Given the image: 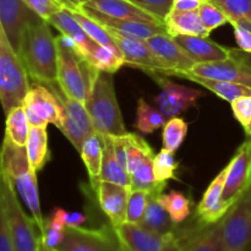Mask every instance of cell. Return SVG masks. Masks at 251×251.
<instances>
[{
  "instance_id": "6da1fadb",
  "label": "cell",
  "mask_w": 251,
  "mask_h": 251,
  "mask_svg": "<svg viewBox=\"0 0 251 251\" xmlns=\"http://www.w3.org/2000/svg\"><path fill=\"white\" fill-rule=\"evenodd\" d=\"M50 24L39 19L25 31L17 55L24 63L28 76L37 83H58V42L51 34Z\"/></svg>"
},
{
  "instance_id": "7a4b0ae2",
  "label": "cell",
  "mask_w": 251,
  "mask_h": 251,
  "mask_svg": "<svg viewBox=\"0 0 251 251\" xmlns=\"http://www.w3.org/2000/svg\"><path fill=\"white\" fill-rule=\"evenodd\" d=\"M37 172L32 169L27 156L26 147H19L7 139H4L1 153V176L14 184L20 196L36 221L39 234L46 229V220L42 216L41 201H39L38 186H37Z\"/></svg>"
},
{
  "instance_id": "3957f363",
  "label": "cell",
  "mask_w": 251,
  "mask_h": 251,
  "mask_svg": "<svg viewBox=\"0 0 251 251\" xmlns=\"http://www.w3.org/2000/svg\"><path fill=\"white\" fill-rule=\"evenodd\" d=\"M85 104L96 131L110 136L126 134L115 96L112 74L100 71Z\"/></svg>"
},
{
  "instance_id": "277c9868",
  "label": "cell",
  "mask_w": 251,
  "mask_h": 251,
  "mask_svg": "<svg viewBox=\"0 0 251 251\" xmlns=\"http://www.w3.org/2000/svg\"><path fill=\"white\" fill-rule=\"evenodd\" d=\"M29 90L28 73L0 28V100L5 115L24 104Z\"/></svg>"
},
{
  "instance_id": "5b68a950",
  "label": "cell",
  "mask_w": 251,
  "mask_h": 251,
  "mask_svg": "<svg viewBox=\"0 0 251 251\" xmlns=\"http://www.w3.org/2000/svg\"><path fill=\"white\" fill-rule=\"evenodd\" d=\"M58 51V83L61 91L69 97L85 103L100 71L82 55L59 43Z\"/></svg>"
},
{
  "instance_id": "8992f818",
  "label": "cell",
  "mask_w": 251,
  "mask_h": 251,
  "mask_svg": "<svg viewBox=\"0 0 251 251\" xmlns=\"http://www.w3.org/2000/svg\"><path fill=\"white\" fill-rule=\"evenodd\" d=\"M0 211L6 218L16 251H39L41 234H37L36 221L29 218L19 202L14 184L1 176ZM38 228V227H37Z\"/></svg>"
},
{
  "instance_id": "52a82bcc",
  "label": "cell",
  "mask_w": 251,
  "mask_h": 251,
  "mask_svg": "<svg viewBox=\"0 0 251 251\" xmlns=\"http://www.w3.org/2000/svg\"><path fill=\"white\" fill-rule=\"evenodd\" d=\"M59 251H127L112 225L100 228L66 227Z\"/></svg>"
},
{
  "instance_id": "ba28073f",
  "label": "cell",
  "mask_w": 251,
  "mask_h": 251,
  "mask_svg": "<svg viewBox=\"0 0 251 251\" xmlns=\"http://www.w3.org/2000/svg\"><path fill=\"white\" fill-rule=\"evenodd\" d=\"M47 87L50 88L58 96L59 100L63 104L64 123L60 131L65 135L71 145L80 152L85 140L96 131L86 104L75 98L66 96L61 91L59 83L49 85Z\"/></svg>"
},
{
  "instance_id": "9c48e42d",
  "label": "cell",
  "mask_w": 251,
  "mask_h": 251,
  "mask_svg": "<svg viewBox=\"0 0 251 251\" xmlns=\"http://www.w3.org/2000/svg\"><path fill=\"white\" fill-rule=\"evenodd\" d=\"M189 71L203 77L229 81L251 88V53L240 48H230L229 56L225 60L195 64Z\"/></svg>"
},
{
  "instance_id": "30bf717a",
  "label": "cell",
  "mask_w": 251,
  "mask_h": 251,
  "mask_svg": "<svg viewBox=\"0 0 251 251\" xmlns=\"http://www.w3.org/2000/svg\"><path fill=\"white\" fill-rule=\"evenodd\" d=\"M25 112L31 126H46L50 123L59 130L64 123V108L58 96L49 87L36 83L24 102Z\"/></svg>"
},
{
  "instance_id": "8fae6325",
  "label": "cell",
  "mask_w": 251,
  "mask_h": 251,
  "mask_svg": "<svg viewBox=\"0 0 251 251\" xmlns=\"http://www.w3.org/2000/svg\"><path fill=\"white\" fill-rule=\"evenodd\" d=\"M115 230L127 251H179L176 233L162 234L140 223L130 222L123 223Z\"/></svg>"
},
{
  "instance_id": "7c38bea8",
  "label": "cell",
  "mask_w": 251,
  "mask_h": 251,
  "mask_svg": "<svg viewBox=\"0 0 251 251\" xmlns=\"http://www.w3.org/2000/svg\"><path fill=\"white\" fill-rule=\"evenodd\" d=\"M251 189V140L245 141L227 166L222 201L228 210Z\"/></svg>"
},
{
  "instance_id": "4fadbf2b",
  "label": "cell",
  "mask_w": 251,
  "mask_h": 251,
  "mask_svg": "<svg viewBox=\"0 0 251 251\" xmlns=\"http://www.w3.org/2000/svg\"><path fill=\"white\" fill-rule=\"evenodd\" d=\"M104 28L109 32L110 37L122 51L125 59V64L132 66V68L141 69L152 76L164 75L167 68L154 55L146 41L124 36V34L119 33V32L114 31L109 27H104Z\"/></svg>"
},
{
  "instance_id": "5bb4252c",
  "label": "cell",
  "mask_w": 251,
  "mask_h": 251,
  "mask_svg": "<svg viewBox=\"0 0 251 251\" xmlns=\"http://www.w3.org/2000/svg\"><path fill=\"white\" fill-rule=\"evenodd\" d=\"M223 233L233 251H245L251 245V189L222 220Z\"/></svg>"
},
{
  "instance_id": "9a60e30c",
  "label": "cell",
  "mask_w": 251,
  "mask_h": 251,
  "mask_svg": "<svg viewBox=\"0 0 251 251\" xmlns=\"http://www.w3.org/2000/svg\"><path fill=\"white\" fill-rule=\"evenodd\" d=\"M39 19L24 0H0V28L17 54L26 28Z\"/></svg>"
},
{
  "instance_id": "2e32d148",
  "label": "cell",
  "mask_w": 251,
  "mask_h": 251,
  "mask_svg": "<svg viewBox=\"0 0 251 251\" xmlns=\"http://www.w3.org/2000/svg\"><path fill=\"white\" fill-rule=\"evenodd\" d=\"M179 251H233L223 233L222 221L215 225H199L194 228L176 229Z\"/></svg>"
},
{
  "instance_id": "e0dca14e",
  "label": "cell",
  "mask_w": 251,
  "mask_h": 251,
  "mask_svg": "<svg viewBox=\"0 0 251 251\" xmlns=\"http://www.w3.org/2000/svg\"><path fill=\"white\" fill-rule=\"evenodd\" d=\"M156 80L162 86L161 93L156 97V103L164 117L169 119L194 107L196 100L203 96L200 91L172 82L164 76L157 77Z\"/></svg>"
},
{
  "instance_id": "ac0fdd59",
  "label": "cell",
  "mask_w": 251,
  "mask_h": 251,
  "mask_svg": "<svg viewBox=\"0 0 251 251\" xmlns=\"http://www.w3.org/2000/svg\"><path fill=\"white\" fill-rule=\"evenodd\" d=\"M96 191L98 203L110 221V225L117 228L126 222L127 202L131 188L109 181H100Z\"/></svg>"
},
{
  "instance_id": "d6986e66",
  "label": "cell",
  "mask_w": 251,
  "mask_h": 251,
  "mask_svg": "<svg viewBox=\"0 0 251 251\" xmlns=\"http://www.w3.org/2000/svg\"><path fill=\"white\" fill-rule=\"evenodd\" d=\"M146 42L154 55L167 68L163 76H169L172 71L190 70L196 64L167 32L154 34Z\"/></svg>"
},
{
  "instance_id": "ffe728a7",
  "label": "cell",
  "mask_w": 251,
  "mask_h": 251,
  "mask_svg": "<svg viewBox=\"0 0 251 251\" xmlns=\"http://www.w3.org/2000/svg\"><path fill=\"white\" fill-rule=\"evenodd\" d=\"M78 9L82 12H85L87 16L92 17L97 22H100L102 26L109 27V28L114 29V31L119 32V33L124 34V36L132 37V38H139L147 41L149 38L153 37L157 33H163L167 32L166 26L164 25L152 24V22H145V21H137V20H125V19H115V17L107 16L100 12L96 11V10L91 9V7L80 6Z\"/></svg>"
},
{
  "instance_id": "44dd1931",
  "label": "cell",
  "mask_w": 251,
  "mask_h": 251,
  "mask_svg": "<svg viewBox=\"0 0 251 251\" xmlns=\"http://www.w3.org/2000/svg\"><path fill=\"white\" fill-rule=\"evenodd\" d=\"M227 167L216 176L203 194L198 206V220L202 225H215L226 217L229 210L222 201Z\"/></svg>"
},
{
  "instance_id": "7402d4cb",
  "label": "cell",
  "mask_w": 251,
  "mask_h": 251,
  "mask_svg": "<svg viewBox=\"0 0 251 251\" xmlns=\"http://www.w3.org/2000/svg\"><path fill=\"white\" fill-rule=\"evenodd\" d=\"M173 38L196 64L225 60L229 56L230 48L211 41L208 37L178 36Z\"/></svg>"
},
{
  "instance_id": "603a6c76",
  "label": "cell",
  "mask_w": 251,
  "mask_h": 251,
  "mask_svg": "<svg viewBox=\"0 0 251 251\" xmlns=\"http://www.w3.org/2000/svg\"><path fill=\"white\" fill-rule=\"evenodd\" d=\"M85 6L91 7L107 16L115 17V19L137 20V21L164 25L156 16L140 9L129 0H91L87 4H85Z\"/></svg>"
},
{
  "instance_id": "cb8c5ba5",
  "label": "cell",
  "mask_w": 251,
  "mask_h": 251,
  "mask_svg": "<svg viewBox=\"0 0 251 251\" xmlns=\"http://www.w3.org/2000/svg\"><path fill=\"white\" fill-rule=\"evenodd\" d=\"M169 76H178L180 78H185V80L199 83V85L203 86L207 90H210L211 92L217 95L218 97H221L222 100H227L229 103H232L237 98L243 97V96H251V88L248 87V86L235 82H229V81L217 80V78L203 77V76L190 73L189 70L172 71L169 74Z\"/></svg>"
},
{
  "instance_id": "d4e9b609",
  "label": "cell",
  "mask_w": 251,
  "mask_h": 251,
  "mask_svg": "<svg viewBox=\"0 0 251 251\" xmlns=\"http://www.w3.org/2000/svg\"><path fill=\"white\" fill-rule=\"evenodd\" d=\"M48 22L51 26L55 27L61 34L71 37V38L76 42L78 49H80L81 55H82L83 58H85L86 54L97 44L87 33H86L85 29H83L82 26L78 24L77 20L74 17L73 12H71L70 9H68V7H64L63 10H60V11H58L56 14H54L53 16L49 19Z\"/></svg>"
},
{
  "instance_id": "484cf974",
  "label": "cell",
  "mask_w": 251,
  "mask_h": 251,
  "mask_svg": "<svg viewBox=\"0 0 251 251\" xmlns=\"http://www.w3.org/2000/svg\"><path fill=\"white\" fill-rule=\"evenodd\" d=\"M167 33L172 37L201 36L208 37L210 32L201 21L199 10L196 11H171L164 20Z\"/></svg>"
},
{
  "instance_id": "4316f807",
  "label": "cell",
  "mask_w": 251,
  "mask_h": 251,
  "mask_svg": "<svg viewBox=\"0 0 251 251\" xmlns=\"http://www.w3.org/2000/svg\"><path fill=\"white\" fill-rule=\"evenodd\" d=\"M102 136L104 147H103L102 171H100V178H98V183L100 181H109V183L131 188V176L118 161L112 137L109 135H102Z\"/></svg>"
},
{
  "instance_id": "83f0119b",
  "label": "cell",
  "mask_w": 251,
  "mask_h": 251,
  "mask_svg": "<svg viewBox=\"0 0 251 251\" xmlns=\"http://www.w3.org/2000/svg\"><path fill=\"white\" fill-rule=\"evenodd\" d=\"M163 193H149L146 211L141 223L144 227L154 232L167 234V233H176V226L172 221L171 216L159 201V195Z\"/></svg>"
},
{
  "instance_id": "f1b7e54d",
  "label": "cell",
  "mask_w": 251,
  "mask_h": 251,
  "mask_svg": "<svg viewBox=\"0 0 251 251\" xmlns=\"http://www.w3.org/2000/svg\"><path fill=\"white\" fill-rule=\"evenodd\" d=\"M103 136L98 131H95L92 135L85 140L81 149V158L85 163L87 173L91 179V185L93 189H97L98 178L102 171L103 162Z\"/></svg>"
},
{
  "instance_id": "f546056e",
  "label": "cell",
  "mask_w": 251,
  "mask_h": 251,
  "mask_svg": "<svg viewBox=\"0 0 251 251\" xmlns=\"http://www.w3.org/2000/svg\"><path fill=\"white\" fill-rule=\"evenodd\" d=\"M26 151L32 169L34 172L41 171L50 158L46 126H31L27 139Z\"/></svg>"
},
{
  "instance_id": "4dcf8cb0",
  "label": "cell",
  "mask_w": 251,
  "mask_h": 251,
  "mask_svg": "<svg viewBox=\"0 0 251 251\" xmlns=\"http://www.w3.org/2000/svg\"><path fill=\"white\" fill-rule=\"evenodd\" d=\"M29 129H31V125H29L28 119H27L24 104L12 109L6 115L5 139L11 141L16 146L26 147Z\"/></svg>"
},
{
  "instance_id": "1f68e13d",
  "label": "cell",
  "mask_w": 251,
  "mask_h": 251,
  "mask_svg": "<svg viewBox=\"0 0 251 251\" xmlns=\"http://www.w3.org/2000/svg\"><path fill=\"white\" fill-rule=\"evenodd\" d=\"M70 11L73 12L74 17L77 20L78 24H80L81 26H82V28L85 29L86 33H87L88 36H90L91 38L96 42V43L100 44V46L107 47V48L112 49L113 51H115L118 55L123 56L122 51H120V49L118 48V46L115 44V42L113 41V38L110 37L109 32H108L107 29H105L104 27L100 24V22H97L96 20H93L92 17L87 16V15H86L85 12L81 11L78 7L77 9H70ZM123 58H124V56H123Z\"/></svg>"
},
{
  "instance_id": "d6a6232c",
  "label": "cell",
  "mask_w": 251,
  "mask_h": 251,
  "mask_svg": "<svg viewBox=\"0 0 251 251\" xmlns=\"http://www.w3.org/2000/svg\"><path fill=\"white\" fill-rule=\"evenodd\" d=\"M127 147V172L131 176L147 159L154 158L153 150L141 136L131 132L125 134Z\"/></svg>"
},
{
  "instance_id": "836d02e7",
  "label": "cell",
  "mask_w": 251,
  "mask_h": 251,
  "mask_svg": "<svg viewBox=\"0 0 251 251\" xmlns=\"http://www.w3.org/2000/svg\"><path fill=\"white\" fill-rule=\"evenodd\" d=\"M85 59L100 71L109 74L117 73L125 64V59L122 55L98 43L86 54Z\"/></svg>"
},
{
  "instance_id": "e575fe53",
  "label": "cell",
  "mask_w": 251,
  "mask_h": 251,
  "mask_svg": "<svg viewBox=\"0 0 251 251\" xmlns=\"http://www.w3.org/2000/svg\"><path fill=\"white\" fill-rule=\"evenodd\" d=\"M167 118L158 108L150 105L144 98H139L137 105V117L135 127L142 134H151L166 125Z\"/></svg>"
},
{
  "instance_id": "d590c367",
  "label": "cell",
  "mask_w": 251,
  "mask_h": 251,
  "mask_svg": "<svg viewBox=\"0 0 251 251\" xmlns=\"http://www.w3.org/2000/svg\"><path fill=\"white\" fill-rule=\"evenodd\" d=\"M159 201L171 216L174 225H180L190 215V201L184 194L179 191H171L161 194Z\"/></svg>"
},
{
  "instance_id": "8d00e7d4",
  "label": "cell",
  "mask_w": 251,
  "mask_h": 251,
  "mask_svg": "<svg viewBox=\"0 0 251 251\" xmlns=\"http://www.w3.org/2000/svg\"><path fill=\"white\" fill-rule=\"evenodd\" d=\"M153 159H147L131 174V190H145L147 193H163L167 184L157 183L153 172Z\"/></svg>"
},
{
  "instance_id": "74e56055",
  "label": "cell",
  "mask_w": 251,
  "mask_h": 251,
  "mask_svg": "<svg viewBox=\"0 0 251 251\" xmlns=\"http://www.w3.org/2000/svg\"><path fill=\"white\" fill-rule=\"evenodd\" d=\"M188 134V124L181 118H171L163 126L162 144L163 149L176 152Z\"/></svg>"
},
{
  "instance_id": "f35d334b",
  "label": "cell",
  "mask_w": 251,
  "mask_h": 251,
  "mask_svg": "<svg viewBox=\"0 0 251 251\" xmlns=\"http://www.w3.org/2000/svg\"><path fill=\"white\" fill-rule=\"evenodd\" d=\"M176 168H178V163L174 158V152L162 149L154 156L153 172L157 183L167 184L169 179H176Z\"/></svg>"
},
{
  "instance_id": "ab89813d",
  "label": "cell",
  "mask_w": 251,
  "mask_h": 251,
  "mask_svg": "<svg viewBox=\"0 0 251 251\" xmlns=\"http://www.w3.org/2000/svg\"><path fill=\"white\" fill-rule=\"evenodd\" d=\"M229 19V24L240 19L251 20V0H210Z\"/></svg>"
},
{
  "instance_id": "60d3db41",
  "label": "cell",
  "mask_w": 251,
  "mask_h": 251,
  "mask_svg": "<svg viewBox=\"0 0 251 251\" xmlns=\"http://www.w3.org/2000/svg\"><path fill=\"white\" fill-rule=\"evenodd\" d=\"M199 14H200L201 21H202L203 26L208 32H212L213 29L218 28L222 25L229 22L227 15L213 2L210 0H203L201 4L200 9H199Z\"/></svg>"
},
{
  "instance_id": "b9f144b4",
  "label": "cell",
  "mask_w": 251,
  "mask_h": 251,
  "mask_svg": "<svg viewBox=\"0 0 251 251\" xmlns=\"http://www.w3.org/2000/svg\"><path fill=\"white\" fill-rule=\"evenodd\" d=\"M149 193L145 190H131L127 202L126 222L141 223L146 211Z\"/></svg>"
},
{
  "instance_id": "7bdbcfd3",
  "label": "cell",
  "mask_w": 251,
  "mask_h": 251,
  "mask_svg": "<svg viewBox=\"0 0 251 251\" xmlns=\"http://www.w3.org/2000/svg\"><path fill=\"white\" fill-rule=\"evenodd\" d=\"M129 1L149 14L156 16L159 21L164 24L167 15L171 12L174 0H129Z\"/></svg>"
},
{
  "instance_id": "ee69618b",
  "label": "cell",
  "mask_w": 251,
  "mask_h": 251,
  "mask_svg": "<svg viewBox=\"0 0 251 251\" xmlns=\"http://www.w3.org/2000/svg\"><path fill=\"white\" fill-rule=\"evenodd\" d=\"M28 7H31L38 16L49 21L54 14L66 7L63 0H24Z\"/></svg>"
},
{
  "instance_id": "f6af8a7d",
  "label": "cell",
  "mask_w": 251,
  "mask_h": 251,
  "mask_svg": "<svg viewBox=\"0 0 251 251\" xmlns=\"http://www.w3.org/2000/svg\"><path fill=\"white\" fill-rule=\"evenodd\" d=\"M230 104L235 119L243 125V127H247L251 123V96L237 98Z\"/></svg>"
},
{
  "instance_id": "bcb514c9",
  "label": "cell",
  "mask_w": 251,
  "mask_h": 251,
  "mask_svg": "<svg viewBox=\"0 0 251 251\" xmlns=\"http://www.w3.org/2000/svg\"><path fill=\"white\" fill-rule=\"evenodd\" d=\"M51 216L58 218L66 227H81L87 221V216L80 212H68L60 207L54 208Z\"/></svg>"
},
{
  "instance_id": "7dc6e473",
  "label": "cell",
  "mask_w": 251,
  "mask_h": 251,
  "mask_svg": "<svg viewBox=\"0 0 251 251\" xmlns=\"http://www.w3.org/2000/svg\"><path fill=\"white\" fill-rule=\"evenodd\" d=\"M0 251H16L6 218L0 211Z\"/></svg>"
},
{
  "instance_id": "c3c4849f",
  "label": "cell",
  "mask_w": 251,
  "mask_h": 251,
  "mask_svg": "<svg viewBox=\"0 0 251 251\" xmlns=\"http://www.w3.org/2000/svg\"><path fill=\"white\" fill-rule=\"evenodd\" d=\"M41 238L47 247L58 249V248L61 245V243L64 242L65 232H63V230H56L54 229V228H50L48 227V226H46V229H44L43 234H41Z\"/></svg>"
},
{
  "instance_id": "681fc988",
  "label": "cell",
  "mask_w": 251,
  "mask_h": 251,
  "mask_svg": "<svg viewBox=\"0 0 251 251\" xmlns=\"http://www.w3.org/2000/svg\"><path fill=\"white\" fill-rule=\"evenodd\" d=\"M110 137H112L113 140V146H114V152L118 161H119L120 164H122V166L127 171V147H126V140H125V134L120 135V136H110Z\"/></svg>"
},
{
  "instance_id": "f907efd6",
  "label": "cell",
  "mask_w": 251,
  "mask_h": 251,
  "mask_svg": "<svg viewBox=\"0 0 251 251\" xmlns=\"http://www.w3.org/2000/svg\"><path fill=\"white\" fill-rule=\"evenodd\" d=\"M233 28L238 47L247 53H251V32L238 26H233Z\"/></svg>"
},
{
  "instance_id": "816d5d0a",
  "label": "cell",
  "mask_w": 251,
  "mask_h": 251,
  "mask_svg": "<svg viewBox=\"0 0 251 251\" xmlns=\"http://www.w3.org/2000/svg\"><path fill=\"white\" fill-rule=\"evenodd\" d=\"M203 0H174L171 11H196Z\"/></svg>"
},
{
  "instance_id": "f5cc1de1",
  "label": "cell",
  "mask_w": 251,
  "mask_h": 251,
  "mask_svg": "<svg viewBox=\"0 0 251 251\" xmlns=\"http://www.w3.org/2000/svg\"><path fill=\"white\" fill-rule=\"evenodd\" d=\"M63 1L65 2L68 9H77V7L87 4V2L91 1V0H63Z\"/></svg>"
},
{
  "instance_id": "db71d44e",
  "label": "cell",
  "mask_w": 251,
  "mask_h": 251,
  "mask_svg": "<svg viewBox=\"0 0 251 251\" xmlns=\"http://www.w3.org/2000/svg\"><path fill=\"white\" fill-rule=\"evenodd\" d=\"M39 251H59V250L58 249H54V248L47 247V245L44 244L43 240H42V238H41V244H39Z\"/></svg>"
},
{
  "instance_id": "11a10c76",
  "label": "cell",
  "mask_w": 251,
  "mask_h": 251,
  "mask_svg": "<svg viewBox=\"0 0 251 251\" xmlns=\"http://www.w3.org/2000/svg\"><path fill=\"white\" fill-rule=\"evenodd\" d=\"M245 132H247V135H249V136H251V123L249 125H248L247 127H244Z\"/></svg>"
},
{
  "instance_id": "9f6ffc18",
  "label": "cell",
  "mask_w": 251,
  "mask_h": 251,
  "mask_svg": "<svg viewBox=\"0 0 251 251\" xmlns=\"http://www.w3.org/2000/svg\"><path fill=\"white\" fill-rule=\"evenodd\" d=\"M245 251H251V245H250V247H249V248H248V249H247V250H245Z\"/></svg>"
}]
</instances>
